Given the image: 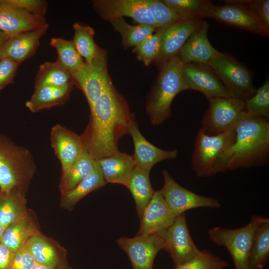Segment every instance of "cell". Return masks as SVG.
<instances>
[{
    "mask_svg": "<svg viewBox=\"0 0 269 269\" xmlns=\"http://www.w3.org/2000/svg\"><path fill=\"white\" fill-rule=\"evenodd\" d=\"M90 110L89 123L80 136L85 149L97 160L119 151V140L129 134L133 114L112 81Z\"/></svg>",
    "mask_w": 269,
    "mask_h": 269,
    "instance_id": "1",
    "label": "cell"
},
{
    "mask_svg": "<svg viewBox=\"0 0 269 269\" xmlns=\"http://www.w3.org/2000/svg\"><path fill=\"white\" fill-rule=\"evenodd\" d=\"M235 139L230 149L226 170L259 165L269 152V122L264 118H246L235 129Z\"/></svg>",
    "mask_w": 269,
    "mask_h": 269,
    "instance_id": "2",
    "label": "cell"
},
{
    "mask_svg": "<svg viewBox=\"0 0 269 269\" xmlns=\"http://www.w3.org/2000/svg\"><path fill=\"white\" fill-rule=\"evenodd\" d=\"M183 65L176 56L159 67L158 77L146 105L153 125H160L170 117L173 100L178 93L186 90L182 77Z\"/></svg>",
    "mask_w": 269,
    "mask_h": 269,
    "instance_id": "3",
    "label": "cell"
},
{
    "mask_svg": "<svg viewBox=\"0 0 269 269\" xmlns=\"http://www.w3.org/2000/svg\"><path fill=\"white\" fill-rule=\"evenodd\" d=\"M36 168L30 150L0 133V192L15 188L25 192Z\"/></svg>",
    "mask_w": 269,
    "mask_h": 269,
    "instance_id": "4",
    "label": "cell"
},
{
    "mask_svg": "<svg viewBox=\"0 0 269 269\" xmlns=\"http://www.w3.org/2000/svg\"><path fill=\"white\" fill-rule=\"evenodd\" d=\"M235 129L216 135L207 134L199 129L191 159L192 168L198 177H208L226 170L235 139Z\"/></svg>",
    "mask_w": 269,
    "mask_h": 269,
    "instance_id": "5",
    "label": "cell"
},
{
    "mask_svg": "<svg viewBox=\"0 0 269 269\" xmlns=\"http://www.w3.org/2000/svg\"><path fill=\"white\" fill-rule=\"evenodd\" d=\"M208 64L232 97L245 101L255 93L251 70L232 56L218 51Z\"/></svg>",
    "mask_w": 269,
    "mask_h": 269,
    "instance_id": "6",
    "label": "cell"
},
{
    "mask_svg": "<svg viewBox=\"0 0 269 269\" xmlns=\"http://www.w3.org/2000/svg\"><path fill=\"white\" fill-rule=\"evenodd\" d=\"M259 216H252L248 224L239 228L231 229L214 227L207 232L212 242L227 249L235 269H249V255Z\"/></svg>",
    "mask_w": 269,
    "mask_h": 269,
    "instance_id": "7",
    "label": "cell"
},
{
    "mask_svg": "<svg viewBox=\"0 0 269 269\" xmlns=\"http://www.w3.org/2000/svg\"><path fill=\"white\" fill-rule=\"evenodd\" d=\"M208 101L209 107L201 123V129L207 134L227 132L247 118L243 101L230 97L213 98Z\"/></svg>",
    "mask_w": 269,
    "mask_h": 269,
    "instance_id": "8",
    "label": "cell"
},
{
    "mask_svg": "<svg viewBox=\"0 0 269 269\" xmlns=\"http://www.w3.org/2000/svg\"><path fill=\"white\" fill-rule=\"evenodd\" d=\"M70 74L73 84L83 92L91 107L111 82L108 72L106 51L99 48L90 63L85 62L82 67Z\"/></svg>",
    "mask_w": 269,
    "mask_h": 269,
    "instance_id": "9",
    "label": "cell"
},
{
    "mask_svg": "<svg viewBox=\"0 0 269 269\" xmlns=\"http://www.w3.org/2000/svg\"><path fill=\"white\" fill-rule=\"evenodd\" d=\"M159 234L163 249L169 254L174 267L189 261L201 251L190 235L185 213L176 216L172 224Z\"/></svg>",
    "mask_w": 269,
    "mask_h": 269,
    "instance_id": "10",
    "label": "cell"
},
{
    "mask_svg": "<svg viewBox=\"0 0 269 269\" xmlns=\"http://www.w3.org/2000/svg\"><path fill=\"white\" fill-rule=\"evenodd\" d=\"M164 185L161 189L167 205L177 216L198 208H219L221 204L214 198L197 194L178 184L168 172L162 171Z\"/></svg>",
    "mask_w": 269,
    "mask_h": 269,
    "instance_id": "11",
    "label": "cell"
},
{
    "mask_svg": "<svg viewBox=\"0 0 269 269\" xmlns=\"http://www.w3.org/2000/svg\"><path fill=\"white\" fill-rule=\"evenodd\" d=\"M116 242L128 255L133 269H153L157 253L163 249V241L159 234L122 237Z\"/></svg>",
    "mask_w": 269,
    "mask_h": 269,
    "instance_id": "12",
    "label": "cell"
},
{
    "mask_svg": "<svg viewBox=\"0 0 269 269\" xmlns=\"http://www.w3.org/2000/svg\"><path fill=\"white\" fill-rule=\"evenodd\" d=\"M182 73L186 90L200 92L208 100L216 97H231L217 75L208 64H183Z\"/></svg>",
    "mask_w": 269,
    "mask_h": 269,
    "instance_id": "13",
    "label": "cell"
},
{
    "mask_svg": "<svg viewBox=\"0 0 269 269\" xmlns=\"http://www.w3.org/2000/svg\"><path fill=\"white\" fill-rule=\"evenodd\" d=\"M93 6L103 19L109 21L127 16L138 24L156 28L146 0H96L93 1Z\"/></svg>",
    "mask_w": 269,
    "mask_h": 269,
    "instance_id": "14",
    "label": "cell"
},
{
    "mask_svg": "<svg viewBox=\"0 0 269 269\" xmlns=\"http://www.w3.org/2000/svg\"><path fill=\"white\" fill-rule=\"evenodd\" d=\"M223 1L225 2L224 5L214 6L210 18L227 25L269 37V31L264 27L257 16L248 7L228 0Z\"/></svg>",
    "mask_w": 269,
    "mask_h": 269,
    "instance_id": "15",
    "label": "cell"
},
{
    "mask_svg": "<svg viewBox=\"0 0 269 269\" xmlns=\"http://www.w3.org/2000/svg\"><path fill=\"white\" fill-rule=\"evenodd\" d=\"M129 134L134 144L133 156L136 167L150 172L156 163L164 160L175 159L178 155L177 149H162L147 140L140 133L133 114L129 126Z\"/></svg>",
    "mask_w": 269,
    "mask_h": 269,
    "instance_id": "16",
    "label": "cell"
},
{
    "mask_svg": "<svg viewBox=\"0 0 269 269\" xmlns=\"http://www.w3.org/2000/svg\"><path fill=\"white\" fill-rule=\"evenodd\" d=\"M48 24L44 16L33 14L0 0V30L11 37Z\"/></svg>",
    "mask_w": 269,
    "mask_h": 269,
    "instance_id": "17",
    "label": "cell"
},
{
    "mask_svg": "<svg viewBox=\"0 0 269 269\" xmlns=\"http://www.w3.org/2000/svg\"><path fill=\"white\" fill-rule=\"evenodd\" d=\"M176 217L165 202L161 189L155 191L139 219L136 235L160 234L172 224Z\"/></svg>",
    "mask_w": 269,
    "mask_h": 269,
    "instance_id": "18",
    "label": "cell"
},
{
    "mask_svg": "<svg viewBox=\"0 0 269 269\" xmlns=\"http://www.w3.org/2000/svg\"><path fill=\"white\" fill-rule=\"evenodd\" d=\"M50 137L63 174L85 149L84 146L80 135L60 124L52 127Z\"/></svg>",
    "mask_w": 269,
    "mask_h": 269,
    "instance_id": "19",
    "label": "cell"
},
{
    "mask_svg": "<svg viewBox=\"0 0 269 269\" xmlns=\"http://www.w3.org/2000/svg\"><path fill=\"white\" fill-rule=\"evenodd\" d=\"M208 23L202 20L180 49L177 56L183 64H208L218 52L207 35Z\"/></svg>",
    "mask_w": 269,
    "mask_h": 269,
    "instance_id": "20",
    "label": "cell"
},
{
    "mask_svg": "<svg viewBox=\"0 0 269 269\" xmlns=\"http://www.w3.org/2000/svg\"><path fill=\"white\" fill-rule=\"evenodd\" d=\"M202 20L183 19L163 28L159 53L155 61L159 67L177 56L182 46Z\"/></svg>",
    "mask_w": 269,
    "mask_h": 269,
    "instance_id": "21",
    "label": "cell"
},
{
    "mask_svg": "<svg viewBox=\"0 0 269 269\" xmlns=\"http://www.w3.org/2000/svg\"><path fill=\"white\" fill-rule=\"evenodd\" d=\"M48 24L41 28L21 32L10 37L0 50V59L8 58L20 64L33 56Z\"/></svg>",
    "mask_w": 269,
    "mask_h": 269,
    "instance_id": "22",
    "label": "cell"
},
{
    "mask_svg": "<svg viewBox=\"0 0 269 269\" xmlns=\"http://www.w3.org/2000/svg\"><path fill=\"white\" fill-rule=\"evenodd\" d=\"M96 161L106 183L119 184L126 187L136 167L133 155L120 151Z\"/></svg>",
    "mask_w": 269,
    "mask_h": 269,
    "instance_id": "23",
    "label": "cell"
},
{
    "mask_svg": "<svg viewBox=\"0 0 269 269\" xmlns=\"http://www.w3.org/2000/svg\"><path fill=\"white\" fill-rule=\"evenodd\" d=\"M73 82L63 87L42 86L34 88L26 107L32 113L63 105L68 99L73 89Z\"/></svg>",
    "mask_w": 269,
    "mask_h": 269,
    "instance_id": "24",
    "label": "cell"
},
{
    "mask_svg": "<svg viewBox=\"0 0 269 269\" xmlns=\"http://www.w3.org/2000/svg\"><path fill=\"white\" fill-rule=\"evenodd\" d=\"M269 260V219L259 216L250 250L249 269H263Z\"/></svg>",
    "mask_w": 269,
    "mask_h": 269,
    "instance_id": "25",
    "label": "cell"
},
{
    "mask_svg": "<svg viewBox=\"0 0 269 269\" xmlns=\"http://www.w3.org/2000/svg\"><path fill=\"white\" fill-rule=\"evenodd\" d=\"M40 234H41L27 214L7 226L0 242L15 253L31 237Z\"/></svg>",
    "mask_w": 269,
    "mask_h": 269,
    "instance_id": "26",
    "label": "cell"
},
{
    "mask_svg": "<svg viewBox=\"0 0 269 269\" xmlns=\"http://www.w3.org/2000/svg\"><path fill=\"white\" fill-rule=\"evenodd\" d=\"M149 173V171L135 167L127 186L134 199L139 219L155 191L150 183Z\"/></svg>",
    "mask_w": 269,
    "mask_h": 269,
    "instance_id": "27",
    "label": "cell"
},
{
    "mask_svg": "<svg viewBox=\"0 0 269 269\" xmlns=\"http://www.w3.org/2000/svg\"><path fill=\"white\" fill-rule=\"evenodd\" d=\"M96 161L85 149L68 170L61 174L60 190L61 196L72 190L93 170Z\"/></svg>",
    "mask_w": 269,
    "mask_h": 269,
    "instance_id": "28",
    "label": "cell"
},
{
    "mask_svg": "<svg viewBox=\"0 0 269 269\" xmlns=\"http://www.w3.org/2000/svg\"><path fill=\"white\" fill-rule=\"evenodd\" d=\"M106 182L97 162L92 172L74 188L62 196L61 206L70 210L89 193L103 187Z\"/></svg>",
    "mask_w": 269,
    "mask_h": 269,
    "instance_id": "29",
    "label": "cell"
},
{
    "mask_svg": "<svg viewBox=\"0 0 269 269\" xmlns=\"http://www.w3.org/2000/svg\"><path fill=\"white\" fill-rule=\"evenodd\" d=\"M24 194L17 188L8 194L0 192V223L5 228L28 214Z\"/></svg>",
    "mask_w": 269,
    "mask_h": 269,
    "instance_id": "30",
    "label": "cell"
},
{
    "mask_svg": "<svg viewBox=\"0 0 269 269\" xmlns=\"http://www.w3.org/2000/svg\"><path fill=\"white\" fill-rule=\"evenodd\" d=\"M109 21L114 29L120 33L122 44L125 48L135 47L157 29L149 25H131L122 17L114 18Z\"/></svg>",
    "mask_w": 269,
    "mask_h": 269,
    "instance_id": "31",
    "label": "cell"
},
{
    "mask_svg": "<svg viewBox=\"0 0 269 269\" xmlns=\"http://www.w3.org/2000/svg\"><path fill=\"white\" fill-rule=\"evenodd\" d=\"M184 19L209 17L214 5L207 0H162Z\"/></svg>",
    "mask_w": 269,
    "mask_h": 269,
    "instance_id": "32",
    "label": "cell"
},
{
    "mask_svg": "<svg viewBox=\"0 0 269 269\" xmlns=\"http://www.w3.org/2000/svg\"><path fill=\"white\" fill-rule=\"evenodd\" d=\"M34 81V88L63 87L73 82L69 72L56 61L46 62L41 65Z\"/></svg>",
    "mask_w": 269,
    "mask_h": 269,
    "instance_id": "33",
    "label": "cell"
},
{
    "mask_svg": "<svg viewBox=\"0 0 269 269\" xmlns=\"http://www.w3.org/2000/svg\"><path fill=\"white\" fill-rule=\"evenodd\" d=\"M50 44L57 51L58 58L56 62L69 73L78 70L85 63L72 40L55 37L51 39Z\"/></svg>",
    "mask_w": 269,
    "mask_h": 269,
    "instance_id": "34",
    "label": "cell"
},
{
    "mask_svg": "<svg viewBox=\"0 0 269 269\" xmlns=\"http://www.w3.org/2000/svg\"><path fill=\"white\" fill-rule=\"evenodd\" d=\"M73 29L74 35L72 41L75 48L80 56L85 59V62L90 63L100 48L94 40V30L89 26L78 22L74 24Z\"/></svg>",
    "mask_w": 269,
    "mask_h": 269,
    "instance_id": "35",
    "label": "cell"
},
{
    "mask_svg": "<svg viewBox=\"0 0 269 269\" xmlns=\"http://www.w3.org/2000/svg\"><path fill=\"white\" fill-rule=\"evenodd\" d=\"M24 246L35 263L53 269L57 265L58 258L55 250L41 234L31 237Z\"/></svg>",
    "mask_w": 269,
    "mask_h": 269,
    "instance_id": "36",
    "label": "cell"
},
{
    "mask_svg": "<svg viewBox=\"0 0 269 269\" xmlns=\"http://www.w3.org/2000/svg\"><path fill=\"white\" fill-rule=\"evenodd\" d=\"M245 111L247 118H269V79L256 90L251 98L245 101Z\"/></svg>",
    "mask_w": 269,
    "mask_h": 269,
    "instance_id": "37",
    "label": "cell"
},
{
    "mask_svg": "<svg viewBox=\"0 0 269 269\" xmlns=\"http://www.w3.org/2000/svg\"><path fill=\"white\" fill-rule=\"evenodd\" d=\"M157 29L164 28L184 19L162 0H146Z\"/></svg>",
    "mask_w": 269,
    "mask_h": 269,
    "instance_id": "38",
    "label": "cell"
},
{
    "mask_svg": "<svg viewBox=\"0 0 269 269\" xmlns=\"http://www.w3.org/2000/svg\"><path fill=\"white\" fill-rule=\"evenodd\" d=\"M163 28L157 29L134 48L138 59L145 66L155 61L158 56Z\"/></svg>",
    "mask_w": 269,
    "mask_h": 269,
    "instance_id": "39",
    "label": "cell"
},
{
    "mask_svg": "<svg viewBox=\"0 0 269 269\" xmlns=\"http://www.w3.org/2000/svg\"><path fill=\"white\" fill-rule=\"evenodd\" d=\"M228 262L208 250L200 252L189 261L174 267V269H226Z\"/></svg>",
    "mask_w": 269,
    "mask_h": 269,
    "instance_id": "40",
    "label": "cell"
},
{
    "mask_svg": "<svg viewBox=\"0 0 269 269\" xmlns=\"http://www.w3.org/2000/svg\"><path fill=\"white\" fill-rule=\"evenodd\" d=\"M228 1L248 7L257 16L264 27L269 31V0H232Z\"/></svg>",
    "mask_w": 269,
    "mask_h": 269,
    "instance_id": "41",
    "label": "cell"
},
{
    "mask_svg": "<svg viewBox=\"0 0 269 269\" xmlns=\"http://www.w3.org/2000/svg\"><path fill=\"white\" fill-rule=\"evenodd\" d=\"M19 64L8 58L0 59V90L13 82Z\"/></svg>",
    "mask_w": 269,
    "mask_h": 269,
    "instance_id": "42",
    "label": "cell"
},
{
    "mask_svg": "<svg viewBox=\"0 0 269 269\" xmlns=\"http://www.w3.org/2000/svg\"><path fill=\"white\" fill-rule=\"evenodd\" d=\"M10 4L30 13L43 15L46 13L47 2L43 0H7Z\"/></svg>",
    "mask_w": 269,
    "mask_h": 269,
    "instance_id": "43",
    "label": "cell"
},
{
    "mask_svg": "<svg viewBox=\"0 0 269 269\" xmlns=\"http://www.w3.org/2000/svg\"><path fill=\"white\" fill-rule=\"evenodd\" d=\"M35 264L34 258L24 246L14 254L9 269H31Z\"/></svg>",
    "mask_w": 269,
    "mask_h": 269,
    "instance_id": "44",
    "label": "cell"
},
{
    "mask_svg": "<svg viewBox=\"0 0 269 269\" xmlns=\"http://www.w3.org/2000/svg\"><path fill=\"white\" fill-rule=\"evenodd\" d=\"M14 254L0 242V269H9Z\"/></svg>",
    "mask_w": 269,
    "mask_h": 269,
    "instance_id": "45",
    "label": "cell"
},
{
    "mask_svg": "<svg viewBox=\"0 0 269 269\" xmlns=\"http://www.w3.org/2000/svg\"><path fill=\"white\" fill-rule=\"evenodd\" d=\"M10 37L7 34L1 30H0V50L5 42Z\"/></svg>",
    "mask_w": 269,
    "mask_h": 269,
    "instance_id": "46",
    "label": "cell"
},
{
    "mask_svg": "<svg viewBox=\"0 0 269 269\" xmlns=\"http://www.w3.org/2000/svg\"><path fill=\"white\" fill-rule=\"evenodd\" d=\"M31 269H54L35 263Z\"/></svg>",
    "mask_w": 269,
    "mask_h": 269,
    "instance_id": "47",
    "label": "cell"
},
{
    "mask_svg": "<svg viewBox=\"0 0 269 269\" xmlns=\"http://www.w3.org/2000/svg\"><path fill=\"white\" fill-rule=\"evenodd\" d=\"M5 227L0 223V241L5 230Z\"/></svg>",
    "mask_w": 269,
    "mask_h": 269,
    "instance_id": "48",
    "label": "cell"
}]
</instances>
